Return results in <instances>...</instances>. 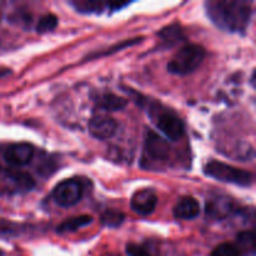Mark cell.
<instances>
[{"mask_svg": "<svg viewBox=\"0 0 256 256\" xmlns=\"http://www.w3.org/2000/svg\"><path fill=\"white\" fill-rule=\"evenodd\" d=\"M205 9L209 19L228 32L244 34L252 15V2L244 0H209Z\"/></svg>", "mask_w": 256, "mask_h": 256, "instance_id": "1", "label": "cell"}, {"mask_svg": "<svg viewBox=\"0 0 256 256\" xmlns=\"http://www.w3.org/2000/svg\"><path fill=\"white\" fill-rule=\"evenodd\" d=\"M145 102V100H144ZM146 104V102H145ZM146 112L149 119L156 129L172 142H176L185 134L184 122L172 110L168 109L158 102L146 104Z\"/></svg>", "mask_w": 256, "mask_h": 256, "instance_id": "2", "label": "cell"}, {"mask_svg": "<svg viewBox=\"0 0 256 256\" xmlns=\"http://www.w3.org/2000/svg\"><path fill=\"white\" fill-rule=\"evenodd\" d=\"M170 155H172V148L166 140L159 136L156 132L149 130L145 135L142 168L146 170L162 169L170 160Z\"/></svg>", "mask_w": 256, "mask_h": 256, "instance_id": "3", "label": "cell"}, {"mask_svg": "<svg viewBox=\"0 0 256 256\" xmlns=\"http://www.w3.org/2000/svg\"><path fill=\"white\" fill-rule=\"evenodd\" d=\"M206 56V50L198 44H186L180 48L172 59L168 62V72L172 75L192 74L202 65Z\"/></svg>", "mask_w": 256, "mask_h": 256, "instance_id": "4", "label": "cell"}, {"mask_svg": "<svg viewBox=\"0 0 256 256\" xmlns=\"http://www.w3.org/2000/svg\"><path fill=\"white\" fill-rule=\"evenodd\" d=\"M204 174L218 182H228V184L242 188L252 186V182H254V175L252 172L224 164L222 162H216V160H212L205 165Z\"/></svg>", "mask_w": 256, "mask_h": 256, "instance_id": "5", "label": "cell"}, {"mask_svg": "<svg viewBox=\"0 0 256 256\" xmlns=\"http://www.w3.org/2000/svg\"><path fill=\"white\" fill-rule=\"evenodd\" d=\"M54 202L62 208L76 205L82 198V185L76 179L62 180L52 190Z\"/></svg>", "mask_w": 256, "mask_h": 256, "instance_id": "6", "label": "cell"}, {"mask_svg": "<svg viewBox=\"0 0 256 256\" xmlns=\"http://www.w3.org/2000/svg\"><path fill=\"white\" fill-rule=\"evenodd\" d=\"M75 9V12L80 14H102L108 10H119L129 5V2H104V0H74L69 2Z\"/></svg>", "mask_w": 256, "mask_h": 256, "instance_id": "7", "label": "cell"}, {"mask_svg": "<svg viewBox=\"0 0 256 256\" xmlns=\"http://www.w3.org/2000/svg\"><path fill=\"white\" fill-rule=\"evenodd\" d=\"M35 154V149L32 144L28 142H18L12 144L4 150L5 162H8L12 166H24L29 164L32 160Z\"/></svg>", "mask_w": 256, "mask_h": 256, "instance_id": "8", "label": "cell"}, {"mask_svg": "<svg viewBox=\"0 0 256 256\" xmlns=\"http://www.w3.org/2000/svg\"><path fill=\"white\" fill-rule=\"evenodd\" d=\"M89 132L98 140H108L115 134L118 124L115 119L108 115H95L89 120Z\"/></svg>", "mask_w": 256, "mask_h": 256, "instance_id": "9", "label": "cell"}, {"mask_svg": "<svg viewBox=\"0 0 256 256\" xmlns=\"http://www.w3.org/2000/svg\"><path fill=\"white\" fill-rule=\"evenodd\" d=\"M158 204L156 192L152 189H142L134 192L130 200V206L136 214L146 216L154 212Z\"/></svg>", "mask_w": 256, "mask_h": 256, "instance_id": "10", "label": "cell"}, {"mask_svg": "<svg viewBox=\"0 0 256 256\" xmlns=\"http://www.w3.org/2000/svg\"><path fill=\"white\" fill-rule=\"evenodd\" d=\"M238 210L236 204L226 196H218L209 200L205 205V212L209 218L216 220H222L235 214Z\"/></svg>", "mask_w": 256, "mask_h": 256, "instance_id": "11", "label": "cell"}, {"mask_svg": "<svg viewBox=\"0 0 256 256\" xmlns=\"http://www.w3.org/2000/svg\"><path fill=\"white\" fill-rule=\"evenodd\" d=\"M174 218L179 220H192L199 215L200 205L192 196H184L174 206Z\"/></svg>", "mask_w": 256, "mask_h": 256, "instance_id": "12", "label": "cell"}, {"mask_svg": "<svg viewBox=\"0 0 256 256\" xmlns=\"http://www.w3.org/2000/svg\"><path fill=\"white\" fill-rule=\"evenodd\" d=\"M158 36L160 38V45L162 49L172 48L180 42H184L185 35L182 28L179 24H172L166 28H162L159 32Z\"/></svg>", "mask_w": 256, "mask_h": 256, "instance_id": "13", "label": "cell"}, {"mask_svg": "<svg viewBox=\"0 0 256 256\" xmlns=\"http://www.w3.org/2000/svg\"><path fill=\"white\" fill-rule=\"evenodd\" d=\"M128 100L125 98L119 96L116 94H102V96L95 100V105L98 109L106 110V112H118L126 106Z\"/></svg>", "mask_w": 256, "mask_h": 256, "instance_id": "14", "label": "cell"}, {"mask_svg": "<svg viewBox=\"0 0 256 256\" xmlns=\"http://www.w3.org/2000/svg\"><path fill=\"white\" fill-rule=\"evenodd\" d=\"M94 222L92 216L90 215H80V216H74L69 218L65 222H62V224L58 228V232H76V230L82 229V228L88 226L92 222Z\"/></svg>", "mask_w": 256, "mask_h": 256, "instance_id": "15", "label": "cell"}, {"mask_svg": "<svg viewBox=\"0 0 256 256\" xmlns=\"http://www.w3.org/2000/svg\"><path fill=\"white\" fill-rule=\"evenodd\" d=\"M9 180L14 185L15 190L28 192V190H30L34 186V180H32V178L29 174H25V172H10Z\"/></svg>", "mask_w": 256, "mask_h": 256, "instance_id": "16", "label": "cell"}, {"mask_svg": "<svg viewBox=\"0 0 256 256\" xmlns=\"http://www.w3.org/2000/svg\"><path fill=\"white\" fill-rule=\"evenodd\" d=\"M125 215L124 212L119 210L109 209L105 210L104 214L102 215V224L108 228H119L124 222Z\"/></svg>", "mask_w": 256, "mask_h": 256, "instance_id": "17", "label": "cell"}, {"mask_svg": "<svg viewBox=\"0 0 256 256\" xmlns=\"http://www.w3.org/2000/svg\"><path fill=\"white\" fill-rule=\"evenodd\" d=\"M210 256H244V252L238 244L222 242L212 250Z\"/></svg>", "mask_w": 256, "mask_h": 256, "instance_id": "18", "label": "cell"}, {"mask_svg": "<svg viewBox=\"0 0 256 256\" xmlns=\"http://www.w3.org/2000/svg\"><path fill=\"white\" fill-rule=\"evenodd\" d=\"M236 244L239 245L242 249V252H250V255H254L255 252V238H254V232L250 230V232H242L238 235L236 238Z\"/></svg>", "mask_w": 256, "mask_h": 256, "instance_id": "19", "label": "cell"}, {"mask_svg": "<svg viewBox=\"0 0 256 256\" xmlns=\"http://www.w3.org/2000/svg\"><path fill=\"white\" fill-rule=\"evenodd\" d=\"M56 26H58V18L55 16L54 14H46L39 18L35 29H36V32H39V34H44V32H52Z\"/></svg>", "mask_w": 256, "mask_h": 256, "instance_id": "20", "label": "cell"}, {"mask_svg": "<svg viewBox=\"0 0 256 256\" xmlns=\"http://www.w3.org/2000/svg\"><path fill=\"white\" fill-rule=\"evenodd\" d=\"M126 254L129 256H155L154 252L149 244H130L126 245Z\"/></svg>", "mask_w": 256, "mask_h": 256, "instance_id": "21", "label": "cell"}, {"mask_svg": "<svg viewBox=\"0 0 256 256\" xmlns=\"http://www.w3.org/2000/svg\"><path fill=\"white\" fill-rule=\"evenodd\" d=\"M142 38H134V39H128L126 42H120V44L114 45V46L109 48L106 52H100V54H96V55H92V58H99V56H105V55H110V54H112V52H119V50L125 49V48H129V46H132V45L138 44V42H142Z\"/></svg>", "mask_w": 256, "mask_h": 256, "instance_id": "22", "label": "cell"}, {"mask_svg": "<svg viewBox=\"0 0 256 256\" xmlns=\"http://www.w3.org/2000/svg\"><path fill=\"white\" fill-rule=\"evenodd\" d=\"M8 74H10V69H0V78L5 76Z\"/></svg>", "mask_w": 256, "mask_h": 256, "instance_id": "23", "label": "cell"}]
</instances>
